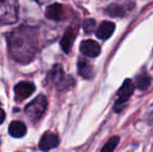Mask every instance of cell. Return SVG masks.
Returning a JSON list of instances; mask_svg holds the SVG:
<instances>
[{
    "label": "cell",
    "instance_id": "1",
    "mask_svg": "<svg viewBox=\"0 0 153 152\" xmlns=\"http://www.w3.org/2000/svg\"><path fill=\"white\" fill-rule=\"evenodd\" d=\"M7 42L10 55L19 63H29L38 51V39L31 27L21 26L12 31Z\"/></svg>",
    "mask_w": 153,
    "mask_h": 152
},
{
    "label": "cell",
    "instance_id": "2",
    "mask_svg": "<svg viewBox=\"0 0 153 152\" xmlns=\"http://www.w3.org/2000/svg\"><path fill=\"white\" fill-rule=\"evenodd\" d=\"M19 4L17 0H0V24L10 25L18 21Z\"/></svg>",
    "mask_w": 153,
    "mask_h": 152
},
{
    "label": "cell",
    "instance_id": "3",
    "mask_svg": "<svg viewBox=\"0 0 153 152\" xmlns=\"http://www.w3.org/2000/svg\"><path fill=\"white\" fill-rule=\"evenodd\" d=\"M48 101L44 95H39L25 108V114L31 121H38L46 112Z\"/></svg>",
    "mask_w": 153,
    "mask_h": 152
},
{
    "label": "cell",
    "instance_id": "4",
    "mask_svg": "<svg viewBox=\"0 0 153 152\" xmlns=\"http://www.w3.org/2000/svg\"><path fill=\"white\" fill-rule=\"evenodd\" d=\"M70 81H73L71 77L66 78L65 72L62 70V67L61 65H54L52 69L49 71L46 77V82L48 85H53L59 87V90H64L66 87H70Z\"/></svg>",
    "mask_w": 153,
    "mask_h": 152
},
{
    "label": "cell",
    "instance_id": "5",
    "mask_svg": "<svg viewBox=\"0 0 153 152\" xmlns=\"http://www.w3.org/2000/svg\"><path fill=\"white\" fill-rule=\"evenodd\" d=\"M134 89H135V85L130 79H126L123 82L122 87L118 91V99L115 102V108H115L116 112H120L122 110V106L130 98V96L134 92Z\"/></svg>",
    "mask_w": 153,
    "mask_h": 152
},
{
    "label": "cell",
    "instance_id": "6",
    "mask_svg": "<svg viewBox=\"0 0 153 152\" xmlns=\"http://www.w3.org/2000/svg\"><path fill=\"white\" fill-rule=\"evenodd\" d=\"M34 91H36V85L29 81H21V82L17 83L14 87L16 100H18V101L30 97L34 93Z\"/></svg>",
    "mask_w": 153,
    "mask_h": 152
},
{
    "label": "cell",
    "instance_id": "7",
    "mask_svg": "<svg viewBox=\"0 0 153 152\" xmlns=\"http://www.w3.org/2000/svg\"><path fill=\"white\" fill-rule=\"evenodd\" d=\"M59 144V139L57 136V134L50 131H47L41 138L40 142H39V148L42 151H49L51 149L57 147Z\"/></svg>",
    "mask_w": 153,
    "mask_h": 152
},
{
    "label": "cell",
    "instance_id": "8",
    "mask_svg": "<svg viewBox=\"0 0 153 152\" xmlns=\"http://www.w3.org/2000/svg\"><path fill=\"white\" fill-rule=\"evenodd\" d=\"M80 51L89 57H96L100 54V45L94 40L82 41L80 44Z\"/></svg>",
    "mask_w": 153,
    "mask_h": 152
},
{
    "label": "cell",
    "instance_id": "9",
    "mask_svg": "<svg viewBox=\"0 0 153 152\" xmlns=\"http://www.w3.org/2000/svg\"><path fill=\"white\" fill-rule=\"evenodd\" d=\"M116 28L115 23L111 21H103L100 25L98 26L96 30V36L100 40H107L108 38L111 37Z\"/></svg>",
    "mask_w": 153,
    "mask_h": 152
},
{
    "label": "cell",
    "instance_id": "10",
    "mask_svg": "<svg viewBox=\"0 0 153 152\" xmlns=\"http://www.w3.org/2000/svg\"><path fill=\"white\" fill-rule=\"evenodd\" d=\"M45 16L49 20L53 21H59L64 17V7L59 3H53L47 7Z\"/></svg>",
    "mask_w": 153,
    "mask_h": 152
},
{
    "label": "cell",
    "instance_id": "11",
    "mask_svg": "<svg viewBox=\"0 0 153 152\" xmlns=\"http://www.w3.org/2000/svg\"><path fill=\"white\" fill-rule=\"evenodd\" d=\"M75 37H76V31H75L72 27L67 29V31L65 33L64 37H62L61 41V47L65 53H69L71 51V48H72V45H73V43H74Z\"/></svg>",
    "mask_w": 153,
    "mask_h": 152
},
{
    "label": "cell",
    "instance_id": "12",
    "mask_svg": "<svg viewBox=\"0 0 153 152\" xmlns=\"http://www.w3.org/2000/svg\"><path fill=\"white\" fill-rule=\"evenodd\" d=\"M77 68H78V74L81 77L85 79H91L94 75V69L93 66L87 61L85 59H79L77 63Z\"/></svg>",
    "mask_w": 153,
    "mask_h": 152
},
{
    "label": "cell",
    "instance_id": "13",
    "mask_svg": "<svg viewBox=\"0 0 153 152\" xmlns=\"http://www.w3.org/2000/svg\"><path fill=\"white\" fill-rule=\"evenodd\" d=\"M26 125L21 121H13L8 126V132L14 138H22L26 134Z\"/></svg>",
    "mask_w": 153,
    "mask_h": 152
},
{
    "label": "cell",
    "instance_id": "14",
    "mask_svg": "<svg viewBox=\"0 0 153 152\" xmlns=\"http://www.w3.org/2000/svg\"><path fill=\"white\" fill-rule=\"evenodd\" d=\"M150 83H151V78H150L149 75H147L146 73L140 74L135 77V87L139 90H147L149 87Z\"/></svg>",
    "mask_w": 153,
    "mask_h": 152
},
{
    "label": "cell",
    "instance_id": "15",
    "mask_svg": "<svg viewBox=\"0 0 153 152\" xmlns=\"http://www.w3.org/2000/svg\"><path fill=\"white\" fill-rule=\"evenodd\" d=\"M106 14L111 17H114V18H117V17H123L125 15V10L124 7H122L121 5L116 3H111L109 4L108 6L105 10Z\"/></svg>",
    "mask_w": 153,
    "mask_h": 152
},
{
    "label": "cell",
    "instance_id": "16",
    "mask_svg": "<svg viewBox=\"0 0 153 152\" xmlns=\"http://www.w3.org/2000/svg\"><path fill=\"white\" fill-rule=\"evenodd\" d=\"M120 142V138L118 136H114L109 139L106 142V144L103 146V148L101 149L100 152H114V150L116 149V147L118 146Z\"/></svg>",
    "mask_w": 153,
    "mask_h": 152
},
{
    "label": "cell",
    "instance_id": "17",
    "mask_svg": "<svg viewBox=\"0 0 153 152\" xmlns=\"http://www.w3.org/2000/svg\"><path fill=\"white\" fill-rule=\"evenodd\" d=\"M96 27V22L93 19H87L83 22V30L85 33H92Z\"/></svg>",
    "mask_w": 153,
    "mask_h": 152
},
{
    "label": "cell",
    "instance_id": "18",
    "mask_svg": "<svg viewBox=\"0 0 153 152\" xmlns=\"http://www.w3.org/2000/svg\"><path fill=\"white\" fill-rule=\"evenodd\" d=\"M4 119H5V113L2 108H0V124L3 123Z\"/></svg>",
    "mask_w": 153,
    "mask_h": 152
},
{
    "label": "cell",
    "instance_id": "19",
    "mask_svg": "<svg viewBox=\"0 0 153 152\" xmlns=\"http://www.w3.org/2000/svg\"><path fill=\"white\" fill-rule=\"evenodd\" d=\"M34 1H36L38 3H40V4H44V3H46V2H48L49 0H34Z\"/></svg>",
    "mask_w": 153,
    "mask_h": 152
}]
</instances>
